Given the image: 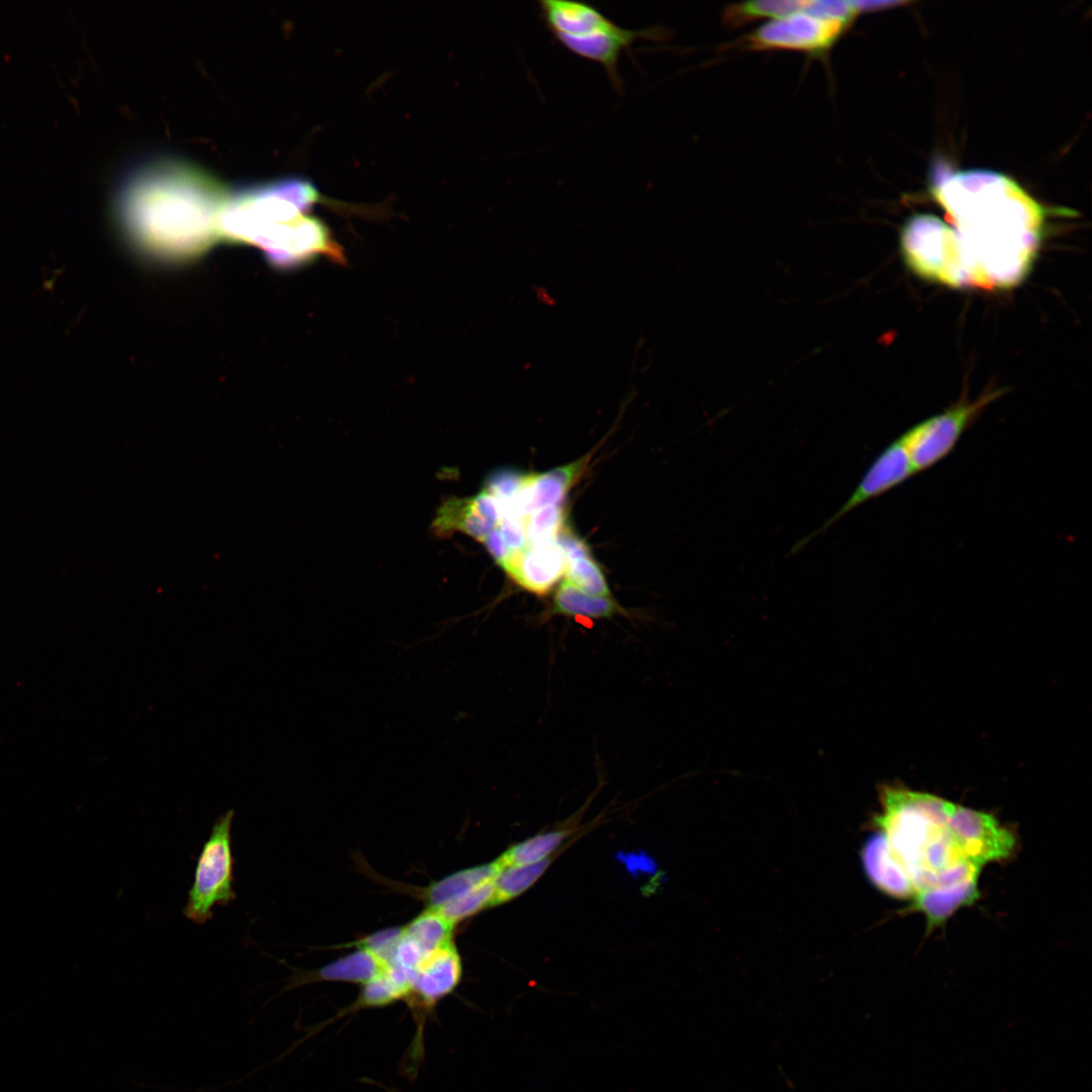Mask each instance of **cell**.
I'll use <instances>...</instances> for the list:
<instances>
[{"label":"cell","instance_id":"6da1fadb","mask_svg":"<svg viewBox=\"0 0 1092 1092\" xmlns=\"http://www.w3.org/2000/svg\"><path fill=\"white\" fill-rule=\"evenodd\" d=\"M951 223L972 287L1008 289L1034 262L1044 211L1016 182L997 172L969 170L933 190Z\"/></svg>","mask_w":1092,"mask_h":1092},{"label":"cell","instance_id":"2e32d148","mask_svg":"<svg viewBox=\"0 0 1092 1092\" xmlns=\"http://www.w3.org/2000/svg\"><path fill=\"white\" fill-rule=\"evenodd\" d=\"M387 966L388 964L370 949L358 947V950L328 964L315 972L295 971L281 992L318 981H340L364 985L382 973Z\"/></svg>","mask_w":1092,"mask_h":1092},{"label":"cell","instance_id":"ffe728a7","mask_svg":"<svg viewBox=\"0 0 1092 1092\" xmlns=\"http://www.w3.org/2000/svg\"><path fill=\"white\" fill-rule=\"evenodd\" d=\"M500 870V864L494 860L451 874L427 889L425 897L428 906L440 908L476 887L493 881Z\"/></svg>","mask_w":1092,"mask_h":1092},{"label":"cell","instance_id":"8992f818","mask_svg":"<svg viewBox=\"0 0 1092 1092\" xmlns=\"http://www.w3.org/2000/svg\"><path fill=\"white\" fill-rule=\"evenodd\" d=\"M905 265L916 276L952 288L972 287L958 238L949 224L926 213L910 217L900 233Z\"/></svg>","mask_w":1092,"mask_h":1092},{"label":"cell","instance_id":"9a60e30c","mask_svg":"<svg viewBox=\"0 0 1092 1092\" xmlns=\"http://www.w3.org/2000/svg\"><path fill=\"white\" fill-rule=\"evenodd\" d=\"M860 855L866 875L879 890L899 899L914 896L916 890L908 874L894 857L882 832L867 839Z\"/></svg>","mask_w":1092,"mask_h":1092},{"label":"cell","instance_id":"5bb4252c","mask_svg":"<svg viewBox=\"0 0 1092 1092\" xmlns=\"http://www.w3.org/2000/svg\"><path fill=\"white\" fill-rule=\"evenodd\" d=\"M586 460L580 459L541 474H528L523 487L509 500H499L502 513L524 520L535 511L558 506L579 477Z\"/></svg>","mask_w":1092,"mask_h":1092},{"label":"cell","instance_id":"7c38bea8","mask_svg":"<svg viewBox=\"0 0 1092 1092\" xmlns=\"http://www.w3.org/2000/svg\"><path fill=\"white\" fill-rule=\"evenodd\" d=\"M462 965L453 940L442 945L417 969L407 1005L417 1021L416 1046L421 1050L425 1021L437 1003L460 983ZM415 1044V1043H414Z\"/></svg>","mask_w":1092,"mask_h":1092},{"label":"cell","instance_id":"603a6c76","mask_svg":"<svg viewBox=\"0 0 1092 1092\" xmlns=\"http://www.w3.org/2000/svg\"><path fill=\"white\" fill-rule=\"evenodd\" d=\"M549 859L524 864L503 868L493 881V897L491 906L509 901L531 887L545 872Z\"/></svg>","mask_w":1092,"mask_h":1092},{"label":"cell","instance_id":"4316f807","mask_svg":"<svg viewBox=\"0 0 1092 1092\" xmlns=\"http://www.w3.org/2000/svg\"><path fill=\"white\" fill-rule=\"evenodd\" d=\"M804 10L819 18L841 23L847 28L858 13L853 1H807Z\"/></svg>","mask_w":1092,"mask_h":1092},{"label":"cell","instance_id":"44dd1931","mask_svg":"<svg viewBox=\"0 0 1092 1092\" xmlns=\"http://www.w3.org/2000/svg\"><path fill=\"white\" fill-rule=\"evenodd\" d=\"M454 927L440 910L428 907L403 926V934L429 956L452 940Z\"/></svg>","mask_w":1092,"mask_h":1092},{"label":"cell","instance_id":"cb8c5ba5","mask_svg":"<svg viewBox=\"0 0 1092 1092\" xmlns=\"http://www.w3.org/2000/svg\"><path fill=\"white\" fill-rule=\"evenodd\" d=\"M567 831H551L538 834L508 849L496 860L502 869L524 866L546 859L566 838Z\"/></svg>","mask_w":1092,"mask_h":1092},{"label":"cell","instance_id":"3957f363","mask_svg":"<svg viewBox=\"0 0 1092 1092\" xmlns=\"http://www.w3.org/2000/svg\"><path fill=\"white\" fill-rule=\"evenodd\" d=\"M881 801L877 826L916 891L951 885L980 873L951 835L950 802L901 788H887Z\"/></svg>","mask_w":1092,"mask_h":1092},{"label":"cell","instance_id":"f546056e","mask_svg":"<svg viewBox=\"0 0 1092 1092\" xmlns=\"http://www.w3.org/2000/svg\"><path fill=\"white\" fill-rule=\"evenodd\" d=\"M491 529H495L499 533L511 553L522 550L529 544L524 520L522 519L502 513L498 521Z\"/></svg>","mask_w":1092,"mask_h":1092},{"label":"cell","instance_id":"7402d4cb","mask_svg":"<svg viewBox=\"0 0 1092 1092\" xmlns=\"http://www.w3.org/2000/svg\"><path fill=\"white\" fill-rule=\"evenodd\" d=\"M804 0H760L737 3L728 6L723 14L724 23L729 27H738L760 18H779L802 10Z\"/></svg>","mask_w":1092,"mask_h":1092},{"label":"cell","instance_id":"5b68a950","mask_svg":"<svg viewBox=\"0 0 1092 1092\" xmlns=\"http://www.w3.org/2000/svg\"><path fill=\"white\" fill-rule=\"evenodd\" d=\"M316 203L330 205L341 213H359L346 203L327 199L307 180L285 178L229 191L218 215V240L252 245L270 224L293 219Z\"/></svg>","mask_w":1092,"mask_h":1092},{"label":"cell","instance_id":"484cf974","mask_svg":"<svg viewBox=\"0 0 1092 1092\" xmlns=\"http://www.w3.org/2000/svg\"><path fill=\"white\" fill-rule=\"evenodd\" d=\"M493 881L480 885L465 895L436 909L440 910L447 918L456 924L460 920L481 911L485 907L491 906Z\"/></svg>","mask_w":1092,"mask_h":1092},{"label":"cell","instance_id":"ba28073f","mask_svg":"<svg viewBox=\"0 0 1092 1092\" xmlns=\"http://www.w3.org/2000/svg\"><path fill=\"white\" fill-rule=\"evenodd\" d=\"M252 246L259 248L268 264L279 270L298 268L318 257L340 265L347 262L330 228L318 217L305 213L267 226Z\"/></svg>","mask_w":1092,"mask_h":1092},{"label":"cell","instance_id":"277c9868","mask_svg":"<svg viewBox=\"0 0 1092 1092\" xmlns=\"http://www.w3.org/2000/svg\"><path fill=\"white\" fill-rule=\"evenodd\" d=\"M537 4L539 16L553 38L572 55L600 65L618 94L624 88L619 70L622 54H629L640 39L660 40L665 35L659 26L623 27L585 2L540 0Z\"/></svg>","mask_w":1092,"mask_h":1092},{"label":"cell","instance_id":"8fae6325","mask_svg":"<svg viewBox=\"0 0 1092 1092\" xmlns=\"http://www.w3.org/2000/svg\"><path fill=\"white\" fill-rule=\"evenodd\" d=\"M948 827L965 857L981 868L1007 858L1014 850V834L992 815L949 804Z\"/></svg>","mask_w":1092,"mask_h":1092},{"label":"cell","instance_id":"4dcf8cb0","mask_svg":"<svg viewBox=\"0 0 1092 1092\" xmlns=\"http://www.w3.org/2000/svg\"><path fill=\"white\" fill-rule=\"evenodd\" d=\"M627 868L631 873L638 871L650 872L654 869L653 862L647 856L631 854L626 857Z\"/></svg>","mask_w":1092,"mask_h":1092},{"label":"cell","instance_id":"7a4b0ae2","mask_svg":"<svg viewBox=\"0 0 1092 1092\" xmlns=\"http://www.w3.org/2000/svg\"><path fill=\"white\" fill-rule=\"evenodd\" d=\"M229 189L193 164L147 162L122 182L116 217L130 246L161 264H185L217 242V222Z\"/></svg>","mask_w":1092,"mask_h":1092},{"label":"cell","instance_id":"52a82bcc","mask_svg":"<svg viewBox=\"0 0 1092 1092\" xmlns=\"http://www.w3.org/2000/svg\"><path fill=\"white\" fill-rule=\"evenodd\" d=\"M236 811L219 815L197 856L193 883L188 891L183 915L195 924H205L213 918L216 906H226L237 899L235 856L232 828Z\"/></svg>","mask_w":1092,"mask_h":1092},{"label":"cell","instance_id":"d6986e66","mask_svg":"<svg viewBox=\"0 0 1092 1092\" xmlns=\"http://www.w3.org/2000/svg\"><path fill=\"white\" fill-rule=\"evenodd\" d=\"M551 614L566 617L609 619L616 615H625V612L612 598L585 594L568 581H564L554 595Z\"/></svg>","mask_w":1092,"mask_h":1092},{"label":"cell","instance_id":"9c48e42d","mask_svg":"<svg viewBox=\"0 0 1092 1092\" xmlns=\"http://www.w3.org/2000/svg\"><path fill=\"white\" fill-rule=\"evenodd\" d=\"M998 395L995 391L973 401L961 400L897 437L905 449L914 475L948 456L984 407Z\"/></svg>","mask_w":1092,"mask_h":1092},{"label":"cell","instance_id":"4fadbf2b","mask_svg":"<svg viewBox=\"0 0 1092 1092\" xmlns=\"http://www.w3.org/2000/svg\"><path fill=\"white\" fill-rule=\"evenodd\" d=\"M502 568L524 589L542 596L565 573V557L556 540L529 543L511 553Z\"/></svg>","mask_w":1092,"mask_h":1092},{"label":"cell","instance_id":"30bf717a","mask_svg":"<svg viewBox=\"0 0 1092 1092\" xmlns=\"http://www.w3.org/2000/svg\"><path fill=\"white\" fill-rule=\"evenodd\" d=\"M846 29L841 23L819 18L803 8L762 24L746 35L743 43L750 50H786L823 55Z\"/></svg>","mask_w":1092,"mask_h":1092},{"label":"cell","instance_id":"ac0fdd59","mask_svg":"<svg viewBox=\"0 0 1092 1092\" xmlns=\"http://www.w3.org/2000/svg\"><path fill=\"white\" fill-rule=\"evenodd\" d=\"M565 557V575L579 590L598 597H609L606 578L589 554L586 544L570 532L561 531L556 539Z\"/></svg>","mask_w":1092,"mask_h":1092},{"label":"cell","instance_id":"d4e9b609","mask_svg":"<svg viewBox=\"0 0 1092 1092\" xmlns=\"http://www.w3.org/2000/svg\"><path fill=\"white\" fill-rule=\"evenodd\" d=\"M529 543L556 540L564 526V513L559 506L539 509L524 519Z\"/></svg>","mask_w":1092,"mask_h":1092},{"label":"cell","instance_id":"e0dca14e","mask_svg":"<svg viewBox=\"0 0 1092 1092\" xmlns=\"http://www.w3.org/2000/svg\"><path fill=\"white\" fill-rule=\"evenodd\" d=\"M978 878L975 875L951 885L916 891L912 908L924 914L928 929L937 927L979 898Z\"/></svg>","mask_w":1092,"mask_h":1092},{"label":"cell","instance_id":"f1b7e54d","mask_svg":"<svg viewBox=\"0 0 1092 1092\" xmlns=\"http://www.w3.org/2000/svg\"><path fill=\"white\" fill-rule=\"evenodd\" d=\"M402 935V927L380 930L359 940L357 947H365L377 954L386 964H391L394 951Z\"/></svg>","mask_w":1092,"mask_h":1092},{"label":"cell","instance_id":"83f0119b","mask_svg":"<svg viewBox=\"0 0 1092 1092\" xmlns=\"http://www.w3.org/2000/svg\"><path fill=\"white\" fill-rule=\"evenodd\" d=\"M527 475L511 469L497 470L485 480L483 489L499 500H509L523 487Z\"/></svg>","mask_w":1092,"mask_h":1092}]
</instances>
